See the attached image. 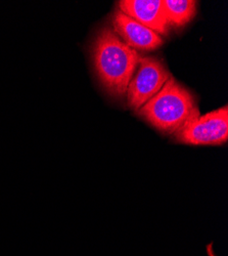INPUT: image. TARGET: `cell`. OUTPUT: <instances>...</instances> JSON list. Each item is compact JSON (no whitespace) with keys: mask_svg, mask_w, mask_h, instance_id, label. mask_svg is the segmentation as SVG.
<instances>
[{"mask_svg":"<svg viewBox=\"0 0 228 256\" xmlns=\"http://www.w3.org/2000/svg\"><path fill=\"white\" fill-rule=\"evenodd\" d=\"M93 60L101 84L112 96H126L128 85L138 67L140 56L114 31L105 28L94 42Z\"/></svg>","mask_w":228,"mask_h":256,"instance_id":"cell-1","label":"cell"},{"mask_svg":"<svg viewBox=\"0 0 228 256\" xmlns=\"http://www.w3.org/2000/svg\"><path fill=\"white\" fill-rule=\"evenodd\" d=\"M136 112L165 134H176L184 125L201 116L194 96L173 76Z\"/></svg>","mask_w":228,"mask_h":256,"instance_id":"cell-2","label":"cell"},{"mask_svg":"<svg viewBox=\"0 0 228 256\" xmlns=\"http://www.w3.org/2000/svg\"><path fill=\"white\" fill-rule=\"evenodd\" d=\"M171 76L160 60L140 56L136 74L132 77L126 92L129 108L138 111L161 90Z\"/></svg>","mask_w":228,"mask_h":256,"instance_id":"cell-3","label":"cell"},{"mask_svg":"<svg viewBox=\"0 0 228 256\" xmlns=\"http://www.w3.org/2000/svg\"><path fill=\"white\" fill-rule=\"evenodd\" d=\"M177 142L186 144H222L228 140V106L200 116L174 134Z\"/></svg>","mask_w":228,"mask_h":256,"instance_id":"cell-4","label":"cell"},{"mask_svg":"<svg viewBox=\"0 0 228 256\" xmlns=\"http://www.w3.org/2000/svg\"><path fill=\"white\" fill-rule=\"evenodd\" d=\"M115 33L133 50H154L163 44V38L155 31L141 25L134 18L116 10L113 16Z\"/></svg>","mask_w":228,"mask_h":256,"instance_id":"cell-5","label":"cell"},{"mask_svg":"<svg viewBox=\"0 0 228 256\" xmlns=\"http://www.w3.org/2000/svg\"><path fill=\"white\" fill-rule=\"evenodd\" d=\"M119 8L160 36L168 34L170 26L166 20L163 0H122Z\"/></svg>","mask_w":228,"mask_h":256,"instance_id":"cell-6","label":"cell"},{"mask_svg":"<svg viewBox=\"0 0 228 256\" xmlns=\"http://www.w3.org/2000/svg\"><path fill=\"white\" fill-rule=\"evenodd\" d=\"M168 25L180 28L190 23L197 12V2L194 0H163Z\"/></svg>","mask_w":228,"mask_h":256,"instance_id":"cell-7","label":"cell"}]
</instances>
